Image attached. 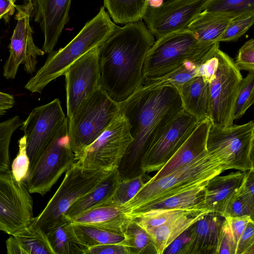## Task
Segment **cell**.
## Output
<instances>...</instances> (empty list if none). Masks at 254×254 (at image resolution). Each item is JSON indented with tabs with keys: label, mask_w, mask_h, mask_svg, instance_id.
<instances>
[{
	"label": "cell",
	"mask_w": 254,
	"mask_h": 254,
	"mask_svg": "<svg viewBox=\"0 0 254 254\" xmlns=\"http://www.w3.org/2000/svg\"><path fill=\"white\" fill-rule=\"evenodd\" d=\"M234 63L240 70L254 71V40L247 41L239 49Z\"/></svg>",
	"instance_id": "42"
},
{
	"label": "cell",
	"mask_w": 254,
	"mask_h": 254,
	"mask_svg": "<svg viewBox=\"0 0 254 254\" xmlns=\"http://www.w3.org/2000/svg\"><path fill=\"white\" fill-rule=\"evenodd\" d=\"M121 181L118 167L115 168L94 188L74 202L66 212V216L71 220L91 209L108 202Z\"/></svg>",
	"instance_id": "24"
},
{
	"label": "cell",
	"mask_w": 254,
	"mask_h": 254,
	"mask_svg": "<svg viewBox=\"0 0 254 254\" xmlns=\"http://www.w3.org/2000/svg\"><path fill=\"white\" fill-rule=\"evenodd\" d=\"M208 209H195L169 220L156 228L146 230L154 243L156 254H162L182 233L207 213Z\"/></svg>",
	"instance_id": "23"
},
{
	"label": "cell",
	"mask_w": 254,
	"mask_h": 254,
	"mask_svg": "<svg viewBox=\"0 0 254 254\" xmlns=\"http://www.w3.org/2000/svg\"><path fill=\"white\" fill-rule=\"evenodd\" d=\"M203 10L235 15L254 13V0H204Z\"/></svg>",
	"instance_id": "35"
},
{
	"label": "cell",
	"mask_w": 254,
	"mask_h": 254,
	"mask_svg": "<svg viewBox=\"0 0 254 254\" xmlns=\"http://www.w3.org/2000/svg\"><path fill=\"white\" fill-rule=\"evenodd\" d=\"M124 236L122 244L127 247L128 254H156L150 236L134 220L129 222Z\"/></svg>",
	"instance_id": "31"
},
{
	"label": "cell",
	"mask_w": 254,
	"mask_h": 254,
	"mask_svg": "<svg viewBox=\"0 0 254 254\" xmlns=\"http://www.w3.org/2000/svg\"><path fill=\"white\" fill-rule=\"evenodd\" d=\"M154 41L140 20L117 26L99 46V86L115 102H123L143 84L145 57Z\"/></svg>",
	"instance_id": "2"
},
{
	"label": "cell",
	"mask_w": 254,
	"mask_h": 254,
	"mask_svg": "<svg viewBox=\"0 0 254 254\" xmlns=\"http://www.w3.org/2000/svg\"><path fill=\"white\" fill-rule=\"evenodd\" d=\"M33 200L25 182H18L10 169L0 170V230L12 235L34 219Z\"/></svg>",
	"instance_id": "12"
},
{
	"label": "cell",
	"mask_w": 254,
	"mask_h": 254,
	"mask_svg": "<svg viewBox=\"0 0 254 254\" xmlns=\"http://www.w3.org/2000/svg\"><path fill=\"white\" fill-rule=\"evenodd\" d=\"M208 55L201 61L187 62L179 67L163 75L154 79L144 81L143 83H148L156 87L172 86L179 91L185 83L196 76L198 66Z\"/></svg>",
	"instance_id": "33"
},
{
	"label": "cell",
	"mask_w": 254,
	"mask_h": 254,
	"mask_svg": "<svg viewBox=\"0 0 254 254\" xmlns=\"http://www.w3.org/2000/svg\"><path fill=\"white\" fill-rule=\"evenodd\" d=\"M72 223L77 238L88 248L105 244H122L125 239L123 235L91 225Z\"/></svg>",
	"instance_id": "32"
},
{
	"label": "cell",
	"mask_w": 254,
	"mask_h": 254,
	"mask_svg": "<svg viewBox=\"0 0 254 254\" xmlns=\"http://www.w3.org/2000/svg\"><path fill=\"white\" fill-rule=\"evenodd\" d=\"M117 27L105 8L102 6L65 46L49 54L43 66L30 79L25 88L32 93H41L50 82L64 75L67 68L78 59L99 46Z\"/></svg>",
	"instance_id": "4"
},
{
	"label": "cell",
	"mask_w": 254,
	"mask_h": 254,
	"mask_svg": "<svg viewBox=\"0 0 254 254\" xmlns=\"http://www.w3.org/2000/svg\"><path fill=\"white\" fill-rule=\"evenodd\" d=\"M22 120L15 116L0 123V170L10 168L9 147L14 132L21 126Z\"/></svg>",
	"instance_id": "37"
},
{
	"label": "cell",
	"mask_w": 254,
	"mask_h": 254,
	"mask_svg": "<svg viewBox=\"0 0 254 254\" xmlns=\"http://www.w3.org/2000/svg\"><path fill=\"white\" fill-rule=\"evenodd\" d=\"M245 215L249 216L254 219V204L246 200L238 194L227 210L224 218L227 216L240 217Z\"/></svg>",
	"instance_id": "43"
},
{
	"label": "cell",
	"mask_w": 254,
	"mask_h": 254,
	"mask_svg": "<svg viewBox=\"0 0 254 254\" xmlns=\"http://www.w3.org/2000/svg\"><path fill=\"white\" fill-rule=\"evenodd\" d=\"M199 121L184 109L149 147L141 162L146 174L160 170L192 132Z\"/></svg>",
	"instance_id": "16"
},
{
	"label": "cell",
	"mask_w": 254,
	"mask_h": 254,
	"mask_svg": "<svg viewBox=\"0 0 254 254\" xmlns=\"http://www.w3.org/2000/svg\"><path fill=\"white\" fill-rule=\"evenodd\" d=\"M211 125V122L208 118L200 121L192 132L177 152L150 178L157 179L166 176L207 151V137Z\"/></svg>",
	"instance_id": "20"
},
{
	"label": "cell",
	"mask_w": 254,
	"mask_h": 254,
	"mask_svg": "<svg viewBox=\"0 0 254 254\" xmlns=\"http://www.w3.org/2000/svg\"><path fill=\"white\" fill-rule=\"evenodd\" d=\"M120 107L132 138L118 167L124 180L145 174L141 168L143 156L183 107L176 88L146 83L120 103Z\"/></svg>",
	"instance_id": "1"
},
{
	"label": "cell",
	"mask_w": 254,
	"mask_h": 254,
	"mask_svg": "<svg viewBox=\"0 0 254 254\" xmlns=\"http://www.w3.org/2000/svg\"><path fill=\"white\" fill-rule=\"evenodd\" d=\"M18 152L11 166L12 174L18 182L26 181L29 169L30 161L26 152V137L24 135L18 140Z\"/></svg>",
	"instance_id": "40"
},
{
	"label": "cell",
	"mask_w": 254,
	"mask_h": 254,
	"mask_svg": "<svg viewBox=\"0 0 254 254\" xmlns=\"http://www.w3.org/2000/svg\"><path fill=\"white\" fill-rule=\"evenodd\" d=\"M254 22V13L234 17L227 26L219 42H230L238 40L247 32Z\"/></svg>",
	"instance_id": "39"
},
{
	"label": "cell",
	"mask_w": 254,
	"mask_h": 254,
	"mask_svg": "<svg viewBox=\"0 0 254 254\" xmlns=\"http://www.w3.org/2000/svg\"><path fill=\"white\" fill-rule=\"evenodd\" d=\"M12 1H13L14 2H15L16 0H12Z\"/></svg>",
	"instance_id": "52"
},
{
	"label": "cell",
	"mask_w": 254,
	"mask_h": 254,
	"mask_svg": "<svg viewBox=\"0 0 254 254\" xmlns=\"http://www.w3.org/2000/svg\"><path fill=\"white\" fill-rule=\"evenodd\" d=\"M216 43L199 42L187 29L157 38L145 57L144 81L163 75L187 62L202 60Z\"/></svg>",
	"instance_id": "6"
},
{
	"label": "cell",
	"mask_w": 254,
	"mask_h": 254,
	"mask_svg": "<svg viewBox=\"0 0 254 254\" xmlns=\"http://www.w3.org/2000/svg\"><path fill=\"white\" fill-rule=\"evenodd\" d=\"M87 254H128V253L127 247L122 244H110L90 247Z\"/></svg>",
	"instance_id": "47"
},
{
	"label": "cell",
	"mask_w": 254,
	"mask_h": 254,
	"mask_svg": "<svg viewBox=\"0 0 254 254\" xmlns=\"http://www.w3.org/2000/svg\"><path fill=\"white\" fill-rule=\"evenodd\" d=\"M198 208L190 209H155L139 214L133 218L145 230L154 229L170 219Z\"/></svg>",
	"instance_id": "34"
},
{
	"label": "cell",
	"mask_w": 254,
	"mask_h": 254,
	"mask_svg": "<svg viewBox=\"0 0 254 254\" xmlns=\"http://www.w3.org/2000/svg\"><path fill=\"white\" fill-rule=\"evenodd\" d=\"M74 162L66 118L51 143L29 170L26 185L30 193L45 195Z\"/></svg>",
	"instance_id": "9"
},
{
	"label": "cell",
	"mask_w": 254,
	"mask_h": 254,
	"mask_svg": "<svg viewBox=\"0 0 254 254\" xmlns=\"http://www.w3.org/2000/svg\"><path fill=\"white\" fill-rule=\"evenodd\" d=\"M72 0H30L32 16L42 31L44 41L42 50L52 52L65 25L69 22Z\"/></svg>",
	"instance_id": "18"
},
{
	"label": "cell",
	"mask_w": 254,
	"mask_h": 254,
	"mask_svg": "<svg viewBox=\"0 0 254 254\" xmlns=\"http://www.w3.org/2000/svg\"><path fill=\"white\" fill-rule=\"evenodd\" d=\"M8 254H55L46 234L27 226L6 241Z\"/></svg>",
	"instance_id": "27"
},
{
	"label": "cell",
	"mask_w": 254,
	"mask_h": 254,
	"mask_svg": "<svg viewBox=\"0 0 254 254\" xmlns=\"http://www.w3.org/2000/svg\"><path fill=\"white\" fill-rule=\"evenodd\" d=\"M218 60L214 77L209 83L210 120L219 127L233 125L232 112L243 76L233 59L216 49Z\"/></svg>",
	"instance_id": "10"
},
{
	"label": "cell",
	"mask_w": 254,
	"mask_h": 254,
	"mask_svg": "<svg viewBox=\"0 0 254 254\" xmlns=\"http://www.w3.org/2000/svg\"><path fill=\"white\" fill-rule=\"evenodd\" d=\"M164 0H148V6L156 7L160 6L164 2Z\"/></svg>",
	"instance_id": "50"
},
{
	"label": "cell",
	"mask_w": 254,
	"mask_h": 254,
	"mask_svg": "<svg viewBox=\"0 0 254 254\" xmlns=\"http://www.w3.org/2000/svg\"><path fill=\"white\" fill-rule=\"evenodd\" d=\"M112 170L85 169L74 162L44 209L28 226L46 234L52 228L70 220L65 214L71 205L94 188Z\"/></svg>",
	"instance_id": "5"
},
{
	"label": "cell",
	"mask_w": 254,
	"mask_h": 254,
	"mask_svg": "<svg viewBox=\"0 0 254 254\" xmlns=\"http://www.w3.org/2000/svg\"><path fill=\"white\" fill-rule=\"evenodd\" d=\"M132 140L128 124L121 112L106 129L84 149L75 163L85 169L113 170L119 166Z\"/></svg>",
	"instance_id": "11"
},
{
	"label": "cell",
	"mask_w": 254,
	"mask_h": 254,
	"mask_svg": "<svg viewBox=\"0 0 254 254\" xmlns=\"http://www.w3.org/2000/svg\"><path fill=\"white\" fill-rule=\"evenodd\" d=\"M206 186V185L199 186L164 199L144 205L132 211L128 215L133 218L148 210L160 208H199L198 205L203 200L204 188Z\"/></svg>",
	"instance_id": "29"
},
{
	"label": "cell",
	"mask_w": 254,
	"mask_h": 254,
	"mask_svg": "<svg viewBox=\"0 0 254 254\" xmlns=\"http://www.w3.org/2000/svg\"><path fill=\"white\" fill-rule=\"evenodd\" d=\"M190 237L189 228L179 235L165 250L163 254H187Z\"/></svg>",
	"instance_id": "46"
},
{
	"label": "cell",
	"mask_w": 254,
	"mask_h": 254,
	"mask_svg": "<svg viewBox=\"0 0 254 254\" xmlns=\"http://www.w3.org/2000/svg\"><path fill=\"white\" fill-rule=\"evenodd\" d=\"M15 101L13 95L0 92V108L7 111L15 105Z\"/></svg>",
	"instance_id": "49"
},
{
	"label": "cell",
	"mask_w": 254,
	"mask_h": 254,
	"mask_svg": "<svg viewBox=\"0 0 254 254\" xmlns=\"http://www.w3.org/2000/svg\"><path fill=\"white\" fill-rule=\"evenodd\" d=\"M66 118L60 100L56 98L35 108L22 122L20 129L26 137L29 169L51 143Z\"/></svg>",
	"instance_id": "14"
},
{
	"label": "cell",
	"mask_w": 254,
	"mask_h": 254,
	"mask_svg": "<svg viewBox=\"0 0 254 254\" xmlns=\"http://www.w3.org/2000/svg\"><path fill=\"white\" fill-rule=\"evenodd\" d=\"M252 220H254L250 216L247 215L240 217L227 216L224 219L233 242L235 254H236L240 239L248 224Z\"/></svg>",
	"instance_id": "41"
},
{
	"label": "cell",
	"mask_w": 254,
	"mask_h": 254,
	"mask_svg": "<svg viewBox=\"0 0 254 254\" xmlns=\"http://www.w3.org/2000/svg\"><path fill=\"white\" fill-rule=\"evenodd\" d=\"M235 254L233 242L226 224L223 221L214 254Z\"/></svg>",
	"instance_id": "45"
},
{
	"label": "cell",
	"mask_w": 254,
	"mask_h": 254,
	"mask_svg": "<svg viewBox=\"0 0 254 254\" xmlns=\"http://www.w3.org/2000/svg\"><path fill=\"white\" fill-rule=\"evenodd\" d=\"M131 220L122 206L106 203L82 213L71 221L124 235Z\"/></svg>",
	"instance_id": "21"
},
{
	"label": "cell",
	"mask_w": 254,
	"mask_h": 254,
	"mask_svg": "<svg viewBox=\"0 0 254 254\" xmlns=\"http://www.w3.org/2000/svg\"><path fill=\"white\" fill-rule=\"evenodd\" d=\"M146 174L134 178L121 180L116 191L107 203L123 206L133 198L143 186L146 179Z\"/></svg>",
	"instance_id": "38"
},
{
	"label": "cell",
	"mask_w": 254,
	"mask_h": 254,
	"mask_svg": "<svg viewBox=\"0 0 254 254\" xmlns=\"http://www.w3.org/2000/svg\"><path fill=\"white\" fill-rule=\"evenodd\" d=\"M104 7L114 22L126 24L142 20L148 0H103Z\"/></svg>",
	"instance_id": "30"
},
{
	"label": "cell",
	"mask_w": 254,
	"mask_h": 254,
	"mask_svg": "<svg viewBox=\"0 0 254 254\" xmlns=\"http://www.w3.org/2000/svg\"><path fill=\"white\" fill-rule=\"evenodd\" d=\"M254 254V221L251 220L243 232L238 243L236 254Z\"/></svg>",
	"instance_id": "44"
},
{
	"label": "cell",
	"mask_w": 254,
	"mask_h": 254,
	"mask_svg": "<svg viewBox=\"0 0 254 254\" xmlns=\"http://www.w3.org/2000/svg\"><path fill=\"white\" fill-rule=\"evenodd\" d=\"M6 111H7L6 110L1 108H0V117H1L2 116L4 115L5 114V113L6 112Z\"/></svg>",
	"instance_id": "51"
},
{
	"label": "cell",
	"mask_w": 254,
	"mask_h": 254,
	"mask_svg": "<svg viewBox=\"0 0 254 254\" xmlns=\"http://www.w3.org/2000/svg\"><path fill=\"white\" fill-rule=\"evenodd\" d=\"M12 0H0V19L8 22L10 17L15 10V4Z\"/></svg>",
	"instance_id": "48"
},
{
	"label": "cell",
	"mask_w": 254,
	"mask_h": 254,
	"mask_svg": "<svg viewBox=\"0 0 254 254\" xmlns=\"http://www.w3.org/2000/svg\"><path fill=\"white\" fill-rule=\"evenodd\" d=\"M254 147L253 121L226 127L211 124L207 137V150L223 160L228 170L245 172L254 169Z\"/></svg>",
	"instance_id": "8"
},
{
	"label": "cell",
	"mask_w": 254,
	"mask_h": 254,
	"mask_svg": "<svg viewBox=\"0 0 254 254\" xmlns=\"http://www.w3.org/2000/svg\"><path fill=\"white\" fill-rule=\"evenodd\" d=\"M17 20L8 46L9 56L3 66V75L7 79H14L20 64L29 74L36 71L37 57L45 54L44 51L34 43L33 30L30 24L32 5L30 0L21 5L15 4Z\"/></svg>",
	"instance_id": "13"
},
{
	"label": "cell",
	"mask_w": 254,
	"mask_h": 254,
	"mask_svg": "<svg viewBox=\"0 0 254 254\" xmlns=\"http://www.w3.org/2000/svg\"><path fill=\"white\" fill-rule=\"evenodd\" d=\"M204 0H168L156 7L147 6L142 19L157 38L187 29L202 11Z\"/></svg>",
	"instance_id": "17"
},
{
	"label": "cell",
	"mask_w": 254,
	"mask_h": 254,
	"mask_svg": "<svg viewBox=\"0 0 254 254\" xmlns=\"http://www.w3.org/2000/svg\"><path fill=\"white\" fill-rule=\"evenodd\" d=\"M227 170L223 160L207 151L166 176L157 179H149L135 195L122 207L128 215L144 205L207 185L211 178Z\"/></svg>",
	"instance_id": "3"
},
{
	"label": "cell",
	"mask_w": 254,
	"mask_h": 254,
	"mask_svg": "<svg viewBox=\"0 0 254 254\" xmlns=\"http://www.w3.org/2000/svg\"><path fill=\"white\" fill-rule=\"evenodd\" d=\"M55 254H87L88 248L77 238L71 220L62 223L46 233Z\"/></svg>",
	"instance_id": "28"
},
{
	"label": "cell",
	"mask_w": 254,
	"mask_h": 254,
	"mask_svg": "<svg viewBox=\"0 0 254 254\" xmlns=\"http://www.w3.org/2000/svg\"><path fill=\"white\" fill-rule=\"evenodd\" d=\"M64 75L67 118L70 119L99 87V46L78 59L67 68Z\"/></svg>",
	"instance_id": "15"
},
{
	"label": "cell",
	"mask_w": 254,
	"mask_h": 254,
	"mask_svg": "<svg viewBox=\"0 0 254 254\" xmlns=\"http://www.w3.org/2000/svg\"><path fill=\"white\" fill-rule=\"evenodd\" d=\"M120 103L99 86L68 119V136L75 161L120 115Z\"/></svg>",
	"instance_id": "7"
},
{
	"label": "cell",
	"mask_w": 254,
	"mask_h": 254,
	"mask_svg": "<svg viewBox=\"0 0 254 254\" xmlns=\"http://www.w3.org/2000/svg\"><path fill=\"white\" fill-rule=\"evenodd\" d=\"M245 177V172L238 171L228 175H216L205 186L199 208L208 209L224 218L225 213L236 198Z\"/></svg>",
	"instance_id": "19"
},
{
	"label": "cell",
	"mask_w": 254,
	"mask_h": 254,
	"mask_svg": "<svg viewBox=\"0 0 254 254\" xmlns=\"http://www.w3.org/2000/svg\"><path fill=\"white\" fill-rule=\"evenodd\" d=\"M235 15L202 11L189 24L190 31L201 43H215L219 40Z\"/></svg>",
	"instance_id": "26"
},
{
	"label": "cell",
	"mask_w": 254,
	"mask_h": 254,
	"mask_svg": "<svg viewBox=\"0 0 254 254\" xmlns=\"http://www.w3.org/2000/svg\"><path fill=\"white\" fill-rule=\"evenodd\" d=\"M222 218L209 212L189 228L190 241L187 254H215L218 237L224 219Z\"/></svg>",
	"instance_id": "22"
},
{
	"label": "cell",
	"mask_w": 254,
	"mask_h": 254,
	"mask_svg": "<svg viewBox=\"0 0 254 254\" xmlns=\"http://www.w3.org/2000/svg\"><path fill=\"white\" fill-rule=\"evenodd\" d=\"M254 102V71H249L241 82L233 109V120L241 118Z\"/></svg>",
	"instance_id": "36"
},
{
	"label": "cell",
	"mask_w": 254,
	"mask_h": 254,
	"mask_svg": "<svg viewBox=\"0 0 254 254\" xmlns=\"http://www.w3.org/2000/svg\"><path fill=\"white\" fill-rule=\"evenodd\" d=\"M183 109L198 121L210 120L209 83L201 76H194L179 91Z\"/></svg>",
	"instance_id": "25"
}]
</instances>
